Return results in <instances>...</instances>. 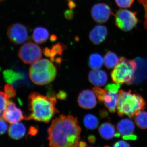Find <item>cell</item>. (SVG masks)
Wrapping results in <instances>:
<instances>
[{
    "mask_svg": "<svg viewBox=\"0 0 147 147\" xmlns=\"http://www.w3.org/2000/svg\"><path fill=\"white\" fill-rule=\"evenodd\" d=\"M47 131L50 147H79L81 128L73 116L61 115L53 120Z\"/></svg>",
    "mask_w": 147,
    "mask_h": 147,
    "instance_id": "6da1fadb",
    "label": "cell"
},
{
    "mask_svg": "<svg viewBox=\"0 0 147 147\" xmlns=\"http://www.w3.org/2000/svg\"><path fill=\"white\" fill-rule=\"evenodd\" d=\"M28 101L31 113L25 118L27 120L33 119L47 123L55 114L59 113L55 107L57 100L53 96H45L33 92L29 95Z\"/></svg>",
    "mask_w": 147,
    "mask_h": 147,
    "instance_id": "7a4b0ae2",
    "label": "cell"
},
{
    "mask_svg": "<svg viewBox=\"0 0 147 147\" xmlns=\"http://www.w3.org/2000/svg\"><path fill=\"white\" fill-rule=\"evenodd\" d=\"M146 107V102L141 95L132 93L131 90L128 91L120 90L117 108L119 117L127 115L132 118Z\"/></svg>",
    "mask_w": 147,
    "mask_h": 147,
    "instance_id": "3957f363",
    "label": "cell"
},
{
    "mask_svg": "<svg viewBox=\"0 0 147 147\" xmlns=\"http://www.w3.org/2000/svg\"><path fill=\"white\" fill-rule=\"evenodd\" d=\"M57 69L53 63L47 59H42L33 64L29 70L32 82L38 85H45L54 81Z\"/></svg>",
    "mask_w": 147,
    "mask_h": 147,
    "instance_id": "277c9868",
    "label": "cell"
},
{
    "mask_svg": "<svg viewBox=\"0 0 147 147\" xmlns=\"http://www.w3.org/2000/svg\"><path fill=\"white\" fill-rule=\"evenodd\" d=\"M137 65L133 60L124 57L120 58V61L111 73L113 82L116 84L130 85L133 83Z\"/></svg>",
    "mask_w": 147,
    "mask_h": 147,
    "instance_id": "5b68a950",
    "label": "cell"
},
{
    "mask_svg": "<svg viewBox=\"0 0 147 147\" xmlns=\"http://www.w3.org/2000/svg\"><path fill=\"white\" fill-rule=\"evenodd\" d=\"M138 19L137 13L127 9H120L115 14V23L119 29L129 32L137 26Z\"/></svg>",
    "mask_w": 147,
    "mask_h": 147,
    "instance_id": "8992f818",
    "label": "cell"
},
{
    "mask_svg": "<svg viewBox=\"0 0 147 147\" xmlns=\"http://www.w3.org/2000/svg\"><path fill=\"white\" fill-rule=\"evenodd\" d=\"M18 55L24 63L32 64L40 59L42 51L41 48L36 43L28 42L21 46Z\"/></svg>",
    "mask_w": 147,
    "mask_h": 147,
    "instance_id": "52a82bcc",
    "label": "cell"
},
{
    "mask_svg": "<svg viewBox=\"0 0 147 147\" xmlns=\"http://www.w3.org/2000/svg\"><path fill=\"white\" fill-rule=\"evenodd\" d=\"M7 35L13 43L20 44L26 41L28 37V32L26 26L20 23H15L9 27Z\"/></svg>",
    "mask_w": 147,
    "mask_h": 147,
    "instance_id": "ba28073f",
    "label": "cell"
},
{
    "mask_svg": "<svg viewBox=\"0 0 147 147\" xmlns=\"http://www.w3.org/2000/svg\"><path fill=\"white\" fill-rule=\"evenodd\" d=\"M113 13L110 7L104 3L96 4L91 9L92 18L98 24L107 22Z\"/></svg>",
    "mask_w": 147,
    "mask_h": 147,
    "instance_id": "9c48e42d",
    "label": "cell"
},
{
    "mask_svg": "<svg viewBox=\"0 0 147 147\" xmlns=\"http://www.w3.org/2000/svg\"><path fill=\"white\" fill-rule=\"evenodd\" d=\"M3 115L6 121L11 124L18 122L24 119L22 111L12 102L7 103Z\"/></svg>",
    "mask_w": 147,
    "mask_h": 147,
    "instance_id": "30bf717a",
    "label": "cell"
},
{
    "mask_svg": "<svg viewBox=\"0 0 147 147\" xmlns=\"http://www.w3.org/2000/svg\"><path fill=\"white\" fill-rule=\"evenodd\" d=\"M77 101L79 106L86 109L94 108L97 103L95 95L90 90L82 91L79 94Z\"/></svg>",
    "mask_w": 147,
    "mask_h": 147,
    "instance_id": "8fae6325",
    "label": "cell"
},
{
    "mask_svg": "<svg viewBox=\"0 0 147 147\" xmlns=\"http://www.w3.org/2000/svg\"><path fill=\"white\" fill-rule=\"evenodd\" d=\"M108 34V29L105 26L97 25L90 32L89 38L93 44L99 45L105 40Z\"/></svg>",
    "mask_w": 147,
    "mask_h": 147,
    "instance_id": "7c38bea8",
    "label": "cell"
},
{
    "mask_svg": "<svg viewBox=\"0 0 147 147\" xmlns=\"http://www.w3.org/2000/svg\"><path fill=\"white\" fill-rule=\"evenodd\" d=\"M108 79L107 74L103 70L92 69L89 73V81L96 87L103 86L107 83Z\"/></svg>",
    "mask_w": 147,
    "mask_h": 147,
    "instance_id": "4fadbf2b",
    "label": "cell"
},
{
    "mask_svg": "<svg viewBox=\"0 0 147 147\" xmlns=\"http://www.w3.org/2000/svg\"><path fill=\"white\" fill-rule=\"evenodd\" d=\"M117 127L119 133L123 136L133 134L135 129L133 122L127 118L123 119L119 122Z\"/></svg>",
    "mask_w": 147,
    "mask_h": 147,
    "instance_id": "5bb4252c",
    "label": "cell"
},
{
    "mask_svg": "<svg viewBox=\"0 0 147 147\" xmlns=\"http://www.w3.org/2000/svg\"><path fill=\"white\" fill-rule=\"evenodd\" d=\"M26 127L24 124L20 122L12 123L9 129L8 133L9 137L16 140L24 137L26 133Z\"/></svg>",
    "mask_w": 147,
    "mask_h": 147,
    "instance_id": "9a60e30c",
    "label": "cell"
},
{
    "mask_svg": "<svg viewBox=\"0 0 147 147\" xmlns=\"http://www.w3.org/2000/svg\"><path fill=\"white\" fill-rule=\"evenodd\" d=\"M65 48V45L59 42L53 45L51 49L45 47L43 50V53L45 56L50 57L52 61L54 62L56 60L57 55L61 56Z\"/></svg>",
    "mask_w": 147,
    "mask_h": 147,
    "instance_id": "2e32d148",
    "label": "cell"
},
{
    "mask_svg": "<svg viewBox=\"0 0 147 147\" xmlns=\"http://www.w3.org/2000/svg\"><path fill=\"white\" fill-rule=\"evenodd\" d=\"M49 37L48 30L43 27H38L33 31L32 38L35 42L38 44H42L46 42Z\"/></svg>",
    "mask_w": 147,
    "mask_h": 147,
    "instance_id": "e0dca14e",
    "label": "cell"
},
{
    "mask_svg": "<svg viewBox=\"0 0 147 147\" xmlns=\"http://www.w3.org/2000/svg\"><path fill=\"white\" fill-rule=\"evenodd\" d=\"M98 131L100 136L103 139L110 140L115 137V126L110 123L105 122L99 127Z\"/></svg>",
    "mask_w": 147,
    "mask_h": 147,
    "instance_id": "ac0fdd59",
    "label": "cell"
},
{
    "mask_svg": "<svg viewBox=\"0 0 147 147\" xmlns=\"http://www.w3.org/2000/svg\"><path fill=\"white\" fill-rule=\"evenodd\" d=\"M119 95L117 93L107 92L104 98V104L109 112L111 113H115L117 106Z\"/></svg>",
    "mask_w": 147,
    "mask_h": 147,
    "instance_id": "d6986e66",
    "label": "cell"
},
{
    "mask_svg": "<svg viewBox=\"0 0 147 147\" xmlns=\"http://www.w3.org/2000/svg\"><path fill=\"white\" fill-rule=\"evenodd\" d=\"M120 61V58L115 53L108 51L104 57V63L106 68L110 69L115 67Z\"/></svg>",
    "mask_w": 147,
    "mask_h": 147,
    "instance_id": "ffe728a7",
    "label": "cell"
},
{
    "mask_svg": "<svg viewBox=\"0 0 147 147\" xmlns=\"http://www.w3.org/2000/svg\"><path fill=\"white\" fill-rule=\"evenodd\" d=\"M104 63V59L98 53H93L90 56L89 66L92 69H99L102 67Z\"/></svg>",
    "mask_w": 147,
    "mask_h": 147,
    "instance_id": "44dd1931",
    "label": "cell"
},
{
    "mask_svg": "<svg viewBox=\"0 0 147 147\" xmlns=\"http://www.w3.org/2000/svg\"><path fill=\"white\" fill-rule=\"evenodd\" d=\"M3 76L6 82L9 84H13L24 77L23 74L11 69H7L4 71Z\"/></svg>",
    "mask_w": 147,
    "mask_h": 147,
    "instance_id": "7402d4cb",
    "label": "cell"
},
{
    "mask_svg": "<svg viewBox=\"0 0 147 147\" xmlns=\"http://www.w3.org/2000/svg\"><path fill=\"white\" fill-rule=\"evenodd\" d=\"M84 125L90 129H94L97 127L99 124V121L96 116L92 114H87L84 119Z\"/></svg>",
    "mask_w": 147,
    "mask_h": 147,
    "instance_id": "603a6c76",
    "label": "cell"
},
{
    "mask_svg": "<svg viewBox=\"0 0 147 147\" xmlns=\"http://www.w3.org/2000/svg\"><path fill=\"white\" fill-rule=\"evenodd\" d=\"M135 122L138 127L142 129H147V112L141 111L135 117Z\"/></svg>",
    "mask_w": 147,
    "mask_h": 147,
    "instance_id": "cb8c5ba5",
    "label": "cell"
},
{
    "mask_svg": "<svg viewBox=\"0 0 147 147\" xmlns=\"http://www.w3.org/2000/svg\"><path fill=\"white\" fill-rule=\"evenodd\" d=\"M9 98L5 93L0 92V117L3 115L4 112L8 103Z\"/></svg>",
    "mask_w": 147,
    "mask_h": 147,
    "instance_id": "d4e9b609",
    "label": "cell"
},
{
    "mask_svg": "<svg viewBox=\"0 0 147 147\" xmlns=\"http://www.w3.org/2000/svg\"><path fill=\"white\" fill-rule=\"evenodd\" d=\"M92 90L96 95L99 102H101L104 101V98L107 93L106 89H102L99 87H95L93 88Z\"/></svg>",
    "mask_w": 147,
    "mask_h": 147,
    "instance_id": "484cf974",
    "label": "cell"
},
{
    "mask_svg": "<svg viewBox=\"0 0 147 147\" xmlns=\"http://www.w3.org/2000/svg\"><path fill=\"white\" fill-rule=\"evenodd\" d=\"M134 0H115L117 5L122 8H129L133 4Z\"/></svg>",
    "mask_w": 147,
    "mask_h": 147,
    "instance_id": "4316f807",
    "label": "cell"
},
{
    "mask_svg": "<svg viewBox=\"0 0 147 147\" xmlns=\"http://www.w3.org/2000/svg\"><path fill=\"white\" fill-rule=\"evenodd\" d=\"M5 92L9 98L14 97L16 96V92L14 88L10 84L6 85L4 88Z\"/></svg>",
    "mask_w": 147,
    "mask_h": 147,
    "instance_id": "83f0119b",
    "label": "cell"
},
{
    "mask_svg": "<svg viewBox=\"0 0 147 147\" xmlns=\"http://www.w3.org/2000/svg\"><path fill=\"white\" fill-rule=\"evenodd\" d=\"M120 88V85L119 84H109L105 86V89L110 92L117 93Z\"/></svg>",
    "mask_w": 147,
    "mask_h": 147,
    "instance_id": "f1b7e54d",
    "label": "cell"
},
{
    "mask_svg": "<svg viewBox=\"0 0 147 147\" xmlns=\"http://www.w3.org/2000/svg\"><path fill=\"white\" fill-rule=\"evenodd\" d=\"M7 124L1 117H0V134H4L7 130Z\"/></svg>",
    "mask_w": 147,
    "mask_h": 147,
    "instance_id": "f546056e",
    "label": "cell"
},
{
    "mask_svg": "<svg viewBox=\"0 0 147 147\" xmlns=\"http://www.w3.org/2000/svg\"><path fill=\"white\" fill-rule=\"evenodd\" d=\"M138 1L140 4H142L144 8L145 15L144 26L145 28L147 30V0H138Z\"/></svg>",
    "mask_w": 147,
    "mask_h": 147,
    "instance_id": "4dcf8cb0",
    "label": "cell"
},
{
    "mask_svg": "<svg viewBox=\"0 0 147 147\" xmlns=\"http://www.w3.org/2000/svg\"><path fill=\"white\" fill-rule=\"evenodd\" d=\"M113 147H131L129 143L123 140H119L116 142Z\"/></svg>",
    "mask_w": 147,
    "mask_h": 147,
    "instance_id": "1f68e13d",
    "label": "cell"
},
{
    "mask_svg": "<svg viewBox=\"0 0 147 147\" xmlns=\"http://www.w3.org/2000/svg\"><path fill=\"white\" fill-rule=\"evenodd\" d=\"M67 95L66 93L63 91H60L57 95V98L58 99H61V100H65L66 98Z\"/></svg>",
    "mask_w": 147,
    "mask_h": 147,
    "instance_id": "d6a6232c",
    "label": "cell"
},
{
    "mask_svg": "<svg viewBox=\"0 0 147 147\" xmlns=\"http://www.w3.org/2000/svg\"><path fill=\"white\" fill-rule=\"evenodd\" d=\"M65 16L67 19L69 20H71L73 18L74 16V13L72 9L66 11L65 12Z\"/></svg>",
    "mask_w": 147,
    "mask_h": 147,
    "instance_id": "836d02e7",
    "label": "cell"
},
{
    "mask_svg": "<svg viewBox=\"0 0 147 147\" xmlns=\"http://www.w3.org/2000/svg\"><path fill=\"white\" fill-rule=\"evenodd\" d=\"M137 136L134 134H129V135H123L122 138L125 140H135L137 139Z\"/></svg>",
    "mask_w": 147,
    "mask_h": 147,
    "instance_id": "e575fe53",
    "label": "cell"
},
{
    "mask_svg": "<svg viewBox=\"0 0 147 147\" xmlns=\"http://www.w3.org/2000/svg\"><path fill=\"white\" fill-rule=\"evenodd\" d=\"M38 132V129L34 127H31L30 128L29 131V134L31 136H34L37 134Z\"/></svg>",
    "mask_w": 147,
    "mask_h": 147,
    "instance_id": "d590c367",
    "label": "cell"
},
{
    "mask_svg": "<svg viewBox=\"0 0 147 147\" xmlns=\"http://www.w3.org/2000/svg\"><path fill=\"white\" fill-rule=\"evenodd\" d=\"M100 117L103 118L107 117L108 115V114L107 111L104 110H101L100 111Z\"/></svg>",
    "mask_w": 147,
    "mask_h": 147,
    "instance_id": "8d00e7d4",
    "label": "cell"
},
{
    "mask_svg": "<svg viewBox=\"0 0 147 147\" xmlns=\"http://www.w3.org/2000/svg\"><path fill=\"white\" fill-rule=\"evenodd\" d=\"M68 5L70 9H73L76 6V4L73 1H69Z\"/></svg>",
    "mask_w": 147,
    "mask_h": 147,
    "instance_id": "74e56055",
    "label": "cell"
},
{
    "mask_svg": "<svg viewBox=\"0 0 147 147\" xmlns=\"http://www.w3.org/2000/svg\"><path fill=\"white\" fill-rule=\"evenodd\" d=\"M88 139L89 142L92 144H94L96 141V137L93 135H90Z\"/></svg>",
    "mask_w": 147,
    "mask_h": 147,
    "instance_id": "f35d334b",
    "label": "cell"
},
{
    "mask_svg": "<svg viewBox=\"0 0 147 147\" xmlns=\"http://www.w3.org/2000/svg\"><path fill=\"white\" fill-rule=\"evenodd\" d=\"M86 143L83 141H82L79 143V147H86Z\"/></svg>",
    "mask_w": 147,
    "mask_h": 147,
    "instance_id": "ab89813d",
    "label": "cell"
},
{
    "mask_svg": "<svg viewBox=\"0 0 147 147\" xmlns=\"http://www.w3.org/2000/svg\"><path fill=\"white\" fill-rule=\"evenodd\" d=\"M57 39V36L56 35H53L51 36V37H50V39L52 42L55 41Z\"/></svg>",
    "mask_w": 147,
    "mask_h": 147,
    "instance_id": "60d3db41",
    "label": "cell"
},
{
    "mask_svg": "<svg viewBox=\"0 0 147 147\" xmlns=\"http://www.w3.org/2000/svg\"><path fill=\"white\" fill-rule=\"evenodd\" d=\"M121 134L119 133H117L115 134V137H119L121 136Z\"/></svg>",
    "mask_w": 147,
    "mask_h": 147,
    "instance_id": "b9f144b4",
    "label": "cell"
},
{
    "mask_svg": "<svg viewBox=\"0 0 147 147\" xmlns=\"http://www.w3.org/2000/svg\"><path fill=\"white\" fill-rule=\"evenodd\" d=\"M104 147H110V146H104Z\"/></svg>",
    "mask_w": 147,
    "mask_h": 147,
    "instance_id": "7bdbcfd3",
    "label": "cell"
},
{
    "mask_svg": "<svg viewBox=\"0 0 147 147\" xmlns=\"http://www.w3.org/2000/svg\"><path fill=\"white\" fill-rule=\"evenodd\" d=\"M68 1H72V0H68Z\"/></svg>",
    "mask_w": 147,
    "mask_h": 147,
    "instance_id": "ee69618b",
    "label": "cell"
},
{
    "mask_svg": "<svg viewBox=\"0 0 147 147\" xmlns=\"http://www.w3.org/2000/svg\"></svg>",
    "mask_w": 147,
    "mask_h": 147,
    "instance_id": "f6af8a7d",
    "label": "cell"
}]
</instances>
